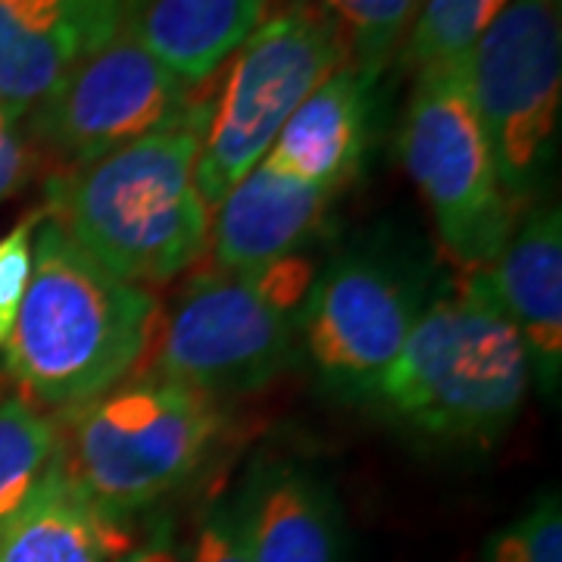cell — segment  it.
Segmentation results:
<instances>
[{
  "label": "cell",
  "instance_id": "cell-9",
  "mask_svg": "<svg viewBox=\"0 0 562 562\" xmlns=\"http://www.w3.org/2000/svg\"><path fill=\"white\" fill-rule=\"evenodd\" d=\"M206 85H188L125 29L91 50L25 116L41 154L76 169L154 132L203 125Z\"/></svg>",
  "mask_w": 562,
  "mask_h": 562
},
{
  "label": "cell",
  "instance_id": "cell-10",
  "mask_svg": "<svg viewBox=\"0 0 562 562\" xmlns=\"http://www.w3.org/2000/svg\"><path fill=\"white\" fill-rule=\"evenodd\" d=\"M428 301L419 262L394 250H347L313 279L297 344L325 391L372 401Z\"/></svg>",
  "mask_w": 562,
  "mask_h": 562
},
{
  "label": "cell",
  "instance_id": "cell-13",
  "mask_svg": "<svg viewBox=\"0 0 562 562\" xmlns=\"http://www.w3.org/2000/svg\"><path fill=\"white\" fill-rule=\"evenodd\" d=\"M232 506L247 562H341L338 497L297 462H257Z\"/></svg>",
  "mask_w": 562,
  "mask_h": 562
},
{
  "label": "cell",
  "instance_id": "cell-17",
  "mask_svg": "<svg viewBox=\"0 0 562 562\" xmlns=\"http://www.w3.org/2000/svg\"><path fill=\"white\" fill-rule=\"evenodd\" d=\"M125 550L120 525L81 497L57 460L0 522V562H113Z\"/></svg>",
  "mask_w": 562,
  "mask_h": 562
},
{
  "label": "cell",
  "instance_id": "cell-1",
  "mask_svg": "<svg viewBox=\"0 0 562 562\" xmlns=\"http://www.w3.org/2000/svg\"><path fill=\"white\" fill-rule=\"evenodd\" d=\"M154 325L157 301L147 288L103 269L44 216L32 241V279L0 360L29 401L69 409L125 382Z\"/></svg>",
  "mask_w": 562,
  "mask_h": 562
},
{
  "label": "cell",
  "instance_id": "cell-14",
  "mask_svg": "<svg viewBox=\"0 0 562 562\" xmlns=\"http://www.w3.org/2000/svg\"><path fill=\"white\" fill-rule=\"evenodd\" d=\"M331 201L335 191L288 179L260 160L216 206L213 260L225 272H254L301 257L322 235Z\"/></svg>",
  "mask_w": 562,
  "mask_h": 562
},
{
  "label": "cell",
  "instance_id": "cell-3",
  "mask_svg": "<svg viewBox=\"0 0 562 562\" xmlns=\"http://www.w3.org/2000/svg\"><path fill=\"white\" fill-rule=\"evenodd\" d=\"M201 128L154 132L101 160L50 172L44 216L120 279H176L210 244V206L198 188Z\"/></svg>",
  "mask_w": 562,
  "mask_h": 562
},
{
  "label": "cell",
  "instance_id": "cell-25",
  "mask_svg": "<svg viewBox=\"0 0 562 562\" xmlns=\"http://www.w3.org/2000/svg\"><path fill=\"white\" fill-rule=\"evenodd\" d=\"M113 562H184V553H181L179 541H176L172 525L160 522L150 538H144L138 547H128Z\"/></svg>",
  "mask_w": 562,
  "mask_h": 562
},
{
  "label": "cell",
  "instance_id": "cell-23",
  "mask_svg": "<svg viewBox=\"0 0 562 562\" xmlns=\"http://www.w3.org/2000/svg\"><path fill=\"white\" fill-rule=\"evenodd\" d=\"M38 162L41 150L29 135V128H22L16 113L0 106V201L20 194L35 179Z\"/></svg>",
  "mask_w": 562,
  "mask_h": 562
},
{
  "label": "cell",
  "instance_id": "cell-18",
  "mask_svg": "<svg viewBox=\"0 0 562 562\" xmlns=\"http://www.w3.org/2000/svg\"><path fill=\"white\" fill-rule=\"evenodd\" d=\"M338 29L347 60L369 85L401 54L422 0H313Z\"/></svg>",
  "mask_w": 562,
  "mask_h": 562
},
{
  "label": "cell",
  "instance_id": "cell-12",
  "mask_svg": "<svg viewBox=\"0 0 562 562\" xmlns=\"http://www.w3.org/2000/svg\"><path fill=\"white\" fill-rule=\"evenodd\" d=\"M491 291L522 335L531 375L543 394H557L562 379V213L541 203L522 213L501 257L482 269Z\"/></svg>",
  "mask_w": 562,
  "mask_h": 562
},
{
  "label": "cell",
  "instance_id": "cell-7",
  "mask_svg": "<svg viewBox=\"0 0 562 562\" xmlns=\"http://www.w3.org/2000/svg\"><path fill=\"white\" fill-rule=\"evenodd\" d=\"M401 160L450 260L462 272L487 269L501 257L522 206L503 188L465 81V60L416 72L403 113Z\"/></svg>",
  "mask_w": 562,
  "mask_h": 562
},
{
  "label": "cell",
  "instance_id": "cell-2",
  "mask_svg": "<svg viewBox=\"0 0 562 562\" xmlns=\"http://www.w3.org/2000/svg\"><path fill=\"white\" fill-rule=\"evenodd\" d=\"M531 360L484 272L443 281L372 401L425 441L491 443L522 413Z\"/></svg>",
  "mask_w": 562,
  "mask_h": 562
},
{
  "label": "cell",
  "instance_id": "cell-19",
  "mask_svg": "<svg viewBox=\"0 0 562 562\" xmlns=\"http://www.w3.org/2000/svg\"><path fill=\"white\" fill-rule=\"evenodd\" d=\"M57 460V425L25 397L0 401V522L16 513Z\"/></svg>",
  "mask_w": 562,
  "mask_h": 562
},
{
  "label": "cell",
  "instance_id": "cell-4",
  "mask_svg": "<svg viewBox=\"0 0 562 562\" xmlns=\"http://www.w3.org/2000/svg\"><path fill=\"white\" fill-rule=\"evenodd\" d=\"M57 465L103 519L122 525L188 484L220 441L213 397L169 379H132L63 409Z\"/></svg>",
  "mask_w": 562,
  "mask_h": 562
},
{
  "label": "cell",
  "instance_id": "cell-15",
  "mask_svg": "<svg viewBox=\"0 0 562 562\" xmlns=\"http://www.w3.org/2000/svg\"><path fill=\"white\" fill-rule=\"evenodd\" d=\"M372 88L375 85L344 63L281 125L262 162L288 179L338 194L347 181L357 179L369 147Z\"/></svg>",
  "mask_w": 562,
  "mask_h": 562
},
{
  "label": "cell",
  "instance_id": "cell-8",
  "mask_svg": "<svg viewBox=\"0 0 562 562\" xmlns=\"http://www.w3.org/2000/svg\"><path fill=\"white\" fill-rule=\"evenodd\" d=\"M465 81L503 188L522 206L557 157L562 0H509L465 57Z\"/></svg>",
  "mask_w": 562,
  "mask_h": 562
},
{
  "label": "cell",
  "instance_id": "cell-16",
  "mask_svg": "<svg viewBox=\"0 0 562 562\" xmlns=\"http://www.w3.org/2000/svg\"><path fill=\"white\" fill-rule=\"evenodd\" d=\"M269 0H122V29L188 85L222 69L254 29Z\"/></svg>",
  "mask_w": 562,
  "mask_h": 562
},
{
  "label": "cell",
  "instance_id": "cell-5",
  "mask_svg": "<svg viewBox=\"0 0 562 562\" xmlns=\"http://www.w3.org/2000/svg\"><path fill=\"white\" fill-rule=\"evenodd\" d=\"M347 60L338 29L313 0H294L266 16L222 63L210 91L198 154V188L206 206L220 201L269 154L281 125Z\"/></svg>",
  "mask_w": 562,
  "mask_h": 562
},
{
  "label": "cell",
  "instance_id": "cell-11",
  "mask_svg": "<svg viewBox=\"0 0 562 562\" xmlns=\"http://www.w3.org/2000/svg\"><path fill=\"white\" fill-rule=\"evenodd\" d=\"M120 22L122 0H0V106L25 120Z\"/></svg>",
  "mask_w": 562,
  "mask_h": 562
},
{
  "label": "cell",
  "instance_id": "cell-24",
  "mask_svg": "<svg viewBox=\"0 0 562 562\" xmlns=\"http://www.w3.org/2000/svg\"><path fill=\"white\" fill-rule=\"evenodd\" d=\"M188 562H247L232 501H216L203 509Z\"/></svg>",
  "mask_w": 562,
  "mask_h": 562
},
{
  "label": "cell",
  "instance_id": "cell-6",
  "mask_svg": "<svg viewBox=\"0 0 562 562\" xmlns=\"http://www.w3.org/2000/svg\"><path fill=\"white\" fill-rule=\"evenodd\" d=\"M310 284L313 269L301 257L194 279L162 328L157 375L206 397L250 394L276 382L297 353Z\"/></svg>",
  "mask_w": 562,
  "mask_h": 562
},
{
  "label": "cell",
  "instance_id": "cell-21",
  "mask_svg": "<svg viewBox=\"0 0 562 562\" xmlns=\"http://www.w3.org/2000/svg\"><path fill=\"white\" fill-rule=\"evenodd\" d=\"M484 562H562V506L550 491L484 543Z\"/></svg>",
  "mask_w": 562,
  "mask_h": 562
},
{
  "label": "cell",
  "instance_id": "cell-22",
  "mask_svg": "<svg viewBox=\"0 0 562 562\" xmlns=\"http://www.w3.org/2000/svg\"><path fill=\"white\" fill-rule=\"evenodd\" d=\"M41 220L44 210H32L0 238V347L13 331V322L32 279V241Z\"/></svg>",
  "mask_w": 562,
  "mask_h": 562
},
{
  "label": "cell",
  "instance_id": "cell-20",
  "mask_svg": "<svg viewBox=\"0 0 562 562\" xmlns=\"http://www.w3.org/2000/svg\"><path fill=\"white\" fill-rule=\"evenodd\" d=\"M509 0H422L401 47L413 72L462 63Z\"/></svg>",
  "mask_w": 562,
  "mask_h": 562
}]
</instances>
